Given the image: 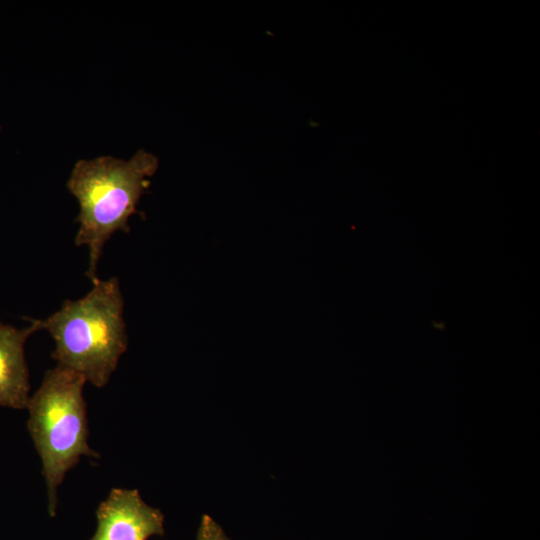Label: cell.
Returning <instances> with one entry per match:
<instances>
[{
	"mask_svg": "<svg viewBox=\"0 0 540 540\" xmlns=\"http://www.w3.org/2000/svg\"><path fill=\"white\" fill-rule=\"evenodd\" d=\"M82 298L65 300L44 320L33 319L55 341L57 365L81 374L95 387L105 386L128 346L124 298L119 280L99 278Z\"/></svg>",
	"mask_w": 540,
	"mask_h": 540,
	"instance_id": "6da1fadb",
	"label": "cell"
},
{
	"mask_svg": "<svg viewBox=\"0 0 540 540\" xmlns=\"http://www.w3.org/2000/svg\"><path fill=\"white\" fill-rule=\"evenodd\" d=\"M157 168L158 158L144 149L129 160L99 156L75 163L67 188L79 203L75 244L88 247L86 276L92 283L98 279L97 265L106 242L117 231H130L129 218L139 213L137 205Z\"/></svg>",
	"mask_w": 540,
	"mask_h": 540,
	"instance_id": "7a4b0ae2",
	"label": "cell"
},
{
	"mask_svg": "<svg viewBox=\"0 0 540 540\" xmlns=\"http://www.w3.org/2000/svg\"><path fill=\"white\" fill-rule=\"evenodd\" d=\"M79 373L56 365L46 371L40 387L30 397L27 429L42 462L48 510L55 515L57 490L66 473L81 456L99 458L88 444V420Z\"/></svg>",
	"mask_w": 540,
	"mask_h": 540,
	"instance_id": "3957f363",
	"label": "cell"
},
{
	"mask_svg": "<svg viewBox=\"0 0 540 540\" xmlns=\"http://www.w3.org/2000/svg\"><path fill=\"white\" fill-rule=\"evenodd\" d=\"M90 540H147L164 534V516L146 504L136 489L113 488L96 511Z\"/></svg>",
	"mask_w": 540,
	"mask_h": 540,
	"instance_id": "277c9868",
	"label": "cell"
},
{
	"mask_svg": "<svg viewBox=\"0 0 540 540\" xmlns=\"http://www.w3.org/2000/svg\"><path fill=\"white\" fill-rule=\"evenodd\" d=\"M30 326L19 329L0 322V406L27 408L30 396L29 371L24 355L28 337L38 331L32 318Z\"/></svg>",
	"mask_w": 540,
	"mask_h": 540,
	"instance_id": "5b68a950",
	"label": "cell"
},
{
	"mask_svg": "<svg viewBox=\"0 0 540 540\" xmlns=\"http://www.w3.org/2000/svg\"><path fill=\"white\" fill-rule=\"evenodd\" d=\"M196 540H229L223 529L208 515H203Z\"/></svg>",
	"mask_w": 540,
	"mask_h": 540,
	"instance_id": "8992f818",
	"label": "cell"
}]
</instances>
